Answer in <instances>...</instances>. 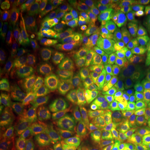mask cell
Masks as SVG:
<instances>
[{
	"label": "cell",
	"mask_w": 150,
	"mask_h": 150,
	"mask_svg": "<svg viewBox=\"0 0 150 150\" xmlns=\"http://www.w3.org/2000/svg\"><path fill=\"white\" fill-rule=\"evenodd\" d=\"M60 50L67 79L76 84L91 86L94 81L93 65L85 41L65 38L60 42Z\"/></svg>",
	"instance_id": "obj_1"
},
{
	"label": "cell",
	"mask_w": 150,
	"mask_h": 150,
	"mask_svg": "<svg viewBox=\"0 0 150 150\" xmlns=\"http://www.w3.org/2000/svg\"><path fill=\"white\" fill-rule=\"evenodd\" d=\"M51 36L53 48L51 49L50 53L49 65L51 69L59 98V115L65 116L74 112L76 103L72 95V88L63 67L61 50L56 41L55 31H52Z\"/></svg>",
	"instance_id": "obj_2"
},
{
	"label": "cell",
	"mask_w": 150,
	"mask_h": 150,
	"mask_svg": "<svg viewBox=\"0 0 150 150\" xmlns=\"http://www.w3.org/2000/svg\"><path fill=\"white\" fill-rule=\"evenodd\" d=\"M25 28V36L22 47L24 59L32 67L33 72L40 64L45 49L50 29L48 18H36L28 20Z\"/></svg>",
	"instance_id": "obj_3"
},
{
	"label": "cell",
	"mask_w": 150,
	"mask_h": 150,
	"mask_svg": "<svg viewBox=\"0 0 150 150\" xmlns=\"http://www.w3.org/2000/svg\"><path fill=\"white\" fill-rule=\"evenodd\" d=\"M133 126L124 119H107L100 127V137L106 150H123L128 142Z\"/></svg>",
	"instance_id": "obj_4"
},
{
	"label": "cell",
	"mask_w": 150,
	"mask_h": 150,
	"mask_svg": "<svg viewBox=\"0 0 150 150\" xmlns=\"http://www.w3.org/2000/svg\"><path fill=\"white\" fill-rule=\"evenodd\" d=\"M102 1L92 0L81 10L73 25L69 29V38L85 41L97 33L98 8Z\"/></svg>",
	"instance_id": "obj_5"
},
{
	"label": "cell",
	"mask_w": 150,
	"mask_h": 150,
	"mask_svg": "<svg viewBox=\"0 0 150 150\" xmlns=\"http://www.w3.org/2000/svg\"><path fill=\"white\" fill-rule=\"evenodd\" d=\"M33 70L26 60H23L21 65V74L15 93L14 104L16 110L22 115H27L31 106L33 83Z\"/></svg>",
	"instance_id": "obj_6"
},
{
	"label": "cell",
	"mask_w": 150,
	"mask_h": 150,
	"mask_svg": "<svg viewBox=\"0 0 150 150\" xmlns=\"http://www.w3.org/2000/svg\"><path fill=\"white\" fill-rule=\"evenodd\" d=\"M100 109L115 115H126L136 113L145 106V102L140 99L117 97L106 95L99 99Z\"/></svg>",
	"instance_id": "obj_7"
},
{
	"label": "cell",
	"mask_w": 150,
	"mask_h": 150,
	"mask_svg": "<svg viewBox=\"0 0 150 150\" xmlns=\"http://www.w3.org/2000/svg\"><path fill=\"white\" fill-rule=\"evenodd\" d=\"M88 3V1L84 0H70L67 1L63 6L57 9L48 17L52 31H56L63 28L70 29L74 24L79 13Z\"/></svg>",
	"instance_id": "obj_8"
},
{
	"label": "cell",
	"mask_w": 150,
	"mask_h": 150,
	"mask_svg": "<svg viewBox=\"0 0 150 150\" xmlns=\"http://www.w3.org/2000/svg\"><path fill=\"white\" fill-rule=\"evenodd\" d=\"M136 22H138V20L134 16V15L131 13L123 1H120V5L111 24H110L109 27L99 34L97 40V45H99V46H104L106 42L115 37L123 29L131 27Z\"/></svg>",
	"instance_id": "obj_9"
},
{
	"label": "cell",
	"mask_w": 150,
	"mask_h": 150,
	"mask_svg": "<svg viewBox=\"0 0 150 150\" xmlns=\"http://www.w3.org/2000/svg\"><path fill=\"white\" fill-rule=\"evenodd\" d=\"M31 108L27 127V142L31 146H36L40 141L47 122L46 109L36 99L33 92Z\"/></svg>",
	"instance_id": "obj_10"
},
{
	"label": "cell",
	"mask_w": 150,
	"mask_h": 150,
	"mask_svg": "<svg viewBox=\"0 0 150 150\" xmlns=\"http://www.w3.org/2000/svg\"><path fill=\"white\" fill-rule=\"evenodd\" d=\"M26 24L3 27L1 24V46L6 53L17 54L23 47Z\"/></svg>",
	"instance_id": "obj_11"
},
{
	"label": "cell",
	"mask_w": 150,
	"mask_h": 150,
	"mask_svg": "<svg viewBox=\"0 0 150 150\" xmlns=\"http://www.w3.org/2000/svg\"><path fill=\"white\" fill-rule=\"evenodd\" d=\"M20 69V56L13 54L10 56L6 74L1 83V94L8 105L13 100Z\"/></svg>",
	"instance_id": "obj_12"
},
{
	"label": "cell",
	"mask_w": 150,
	"mask_h": 150,
	"mask_svg": "<svg viewBox=\"0 0 150 150\" xmlns=\"http://www.w3.org/2000/svg\"><path fill=\"white\" fill-rule=\"evenodd\" d=\"M147 29V27L143 22L138 25L129 28L110 43L106 48V50L120 52L123 49L131 48V47H133L139 42L142 35Z\"/></svg>",
	"instance_id": "obj_13"
},
{
	"label": "cell",
	"mask_w": 150,
	"mask_h": 150,
	"mask_svg": "<svg viewBox=\"0 0 150 150\" xmlns=\"http://www.w3.org/2000/svg\"><path fill=\"white\" fill-rule=\"evenodd\" d=\"M46 61V56H42L38 67L36 70L33 71V90L35 96L39 102L46 110H47L45 102V95L50 71L47 67Z\"/></svg>",
	"instance_id": "obj_14"
},
{
	"label": "cell",
	"mask_w": 150,
	"mask_h": 150,
	"mask_svg": "<svg viewBox=\"0 0 150 150\" xmlns=\"http://www.w3.org/2000/svg\"><path fill=\"white\" fill-rule=\"evenodd\" d=\"M120 5L118 0L102 1L98 8L97 33L99 34L110 26Z\"/></svg>",
	"instance_id": "obj_15"
},
{
	"label": "cell",
	"mask_w": 150,
	"mask_h": 150,
	"mask_svg": "<svg viewBox=\"0 0 150 150\" xmlns=\"http://www.w3.org/2000/svg\"><path fill=\"white\" fill-rule=\"evenodd\" d=\"M74 100L76 110L82 124L86 128H91L98 120V115L93 104L89 98L79 97L77 95H75Z\"/></svg>",
	"instance_id": "obj_16"
},
{
	"label": "cell",
	"mask_w": 150,
	"mask_h": 150,
	"mask_svg": "<svg viewBox=\"0 0 150 150\" xmlns=\"http://www.w3.org/2000/svg\"><path fill=\"white\" fill-rule=\"evenodd\" d=\"M91 86L93 90V97L99 100L101 97L108 93H117L119 95H131L132 92L127 87H122L117 83L110 81L108 79L97 78L94 80Z\"/></svg>",
	"instance_id": "obj_17"
},
{
	"label": "cell",
	"mask_w": 150,
	"mask_h": 150,
	"mask_svg": "<svg viewBox=\"0 0 150 150\" xmlns=\"http://www.w3.org/2000/svg\"><path fill=\"white\" fill-rule=\"evenodd\" d=\"M27 11L22 1L15 0L8 4L1 12V18L5 24L10 26L20 24L24 22Z\"/></svg>",
	"instance_id": "obj_18"
},
{
	"label": "cell",
	"mask_w": 150,
	"mask_h": 150,
	"mask_svg": "<svg viewBox=\"0 0 150 150\" xmlns=\"http://www.w3.org/2000/svg\"><path fill=\"white\" fill-rule=\"evenodd\" d=\"M72 128L71 125L61 122L59 120H47L45 126L44 131L41 136L40 141L38 145H43L54 140L66 131Z\"/></svg>",
	"instance_id": "obj_19"
},
{
	"label": "cell",
	"mask_w": 150,
	"mask_h": 150,
	"mask_svg": "<svg viewBox=\"0 0 150 150\" xmlns=\"http://www.w3.org/2000/svg\"><path fill=\"white\" fill-rule=\"evenodd\" d=\"M129 150H150V130L139 128L135 131L129 142Z\"/></svg>",
	"instance_id": "obj_20"
},
{
	"label": "cell",
	"mask_w": 150,
	"mask_h": 150,
	"mask_svg": "<svg viewBox=\"0 0 150 150\" xmlns=\"http://www.w3.org/2000/svg\"><path fill=\"white\" fill-rule=\"evenodd\" d=\"M16 138L12 127L4 120L0 125V150H14Z\"/></svg>",
	"instance_id": "obj_21"
},
{
	"label": "cell",
	"mask_w": 150,
	"mask_h": 150,
	"mask_svg": "<svg viewBox=\"0 0 150 150\" xmlns=\"http://www.w3.org/2000/svg\"><path fill=\"white\" fill-rule=\"evenodd\" d=\"M45 102L48 110L55 112L56 115H59V98H58V94L55 84H54L53 78H52L50 72H49L48 83L46 89Z\"/></svg>",
	"instance_id": "obj_22"
},
{
	"label": "cell",
	"mask_w": 150,
	"mask_h": 150,
	"mask_svg": "<svg viewBox=\"0 0 150 150\" xmlns=\"http://www.w3.org/2000/svg\"><path fill=\"white\" fill-rule=\"evenodd\" d=\"M122 1L138 22L150 12V0H129Z\"/></svg>",
	"instance_id": "obj_23"
},
{
	"label": "cell",
	"mask_w": 150,
	"mask_h": 150,
	"mask_svg": "<svg viewBox=\"0 0 150 150\" xmlns=\"http://www.w3.org/2000/svg\"><path fill=\"white\" fill-rule=\"evenodd\" d=\"M102 61V68L111 70L123 71V72L126 70V68L121 61L119 52L108 51L105 50L103 54Z\"/></svg>",
	"instance_id": "obj_24"
},
{
	"label": "cell",
	"mask_w": 150,
	"mask_h": 150,
	"mask_svg": "<svg viewBox=\"0 0 150 150\" xmlns=\"http://www.w3.org/2000/svg\"><path fill=\"white\" fill-rule=\"evenodd\" d=\"M67 142V150H91V142L82 135L70 133Z\"/></svg>",
	"instance_id": "obj_25"
},
{
	"label": "cell",
	"mask_w": 150,
	"mask_h": 150,
	"mask_svg": "<svg viewBox=\"0 0 150 150\" xmlns=\"http://www.w3.org/2000/svg\"><path fill=\"white\" fill-rule=\"evenodd\" d=\"M119 54L122 63L126 68V70L130 69L131 67L134 66V65L137 64L138 65L139 62H140L133 47L121 50L119 52Z\"/></svg>",
	"instance_id": "obj_26"
},
{
	"label": "cell",
	"mask_w": 150,
	"mask_h": 150,
	"mask_svg": "<svg viewBox=\"0 0 150 150\" xmlns=\"http://www.w3.org/2000/svg\"><path fill=\"white\" fill-rule=\"evenodd\" d=\"M131 74L142 81L146 83L150 82V58H148L137 65L131 71Z\"/></svg>",
	"instance_id": "obj_27"
},
{
	"label": "cell",
	"mask_w": 150,
	"mask_h": 150,
	"mask_svg": "<svg viewBox=\"0 0 150 150\" xmlns=\"http://www.w3.org/2000/svg\"><path fill=\"white\" fill-rule=\"evenodd\" d=\"M63 0H45L40 3V16L41 18L48 16H50L54 12L59 9L61 6L66 3Z\"/></svg>",
	"instance_id": "obj_28"
},
{
	"label": "cell",
	"mask_w": 150,
	"mask_h": 150,
	"mask_svg": "<svg viewBox=\"0 0 150 150\" xmlns=\"http://www.w3.org/2000/svg\"><path fill=\"white\" fill-rule=\"evenodd\" d=\"M27 14L28 20L32 18H41L40 16V3L41 1L35 0H26L23 1Z\"/></svg>",
	"instance_id": "obj_29"
},
{
	"label": "cell",
	"mask_w": 150,
	"mask_h": 150,
	"mask_svg": "<svg viewBox=\"0 0 150 150\" xmlns=\"http://www.w3.org/2000/svg\"><path fill=\"white\" fill-rule=\"evenodd\" d=\"M34 150H67V142L63 138H59L48 143L38 145Z\"/></svg>",
	"instance_id": "obj_30"
},
{
	"label": "cell",
	"mask_w": 150,
	"mask_h": 150,
	"mask_svg": "<svg viewBox=\"0 0 150 150\" xmlns=\"http://www.w3.org/2000/svg\"><path fill=\"white\" fill-rule=\"evenodd\" d=\"M134 117L142 125L150 127V108L140 110L135 113Z\"/></svg>",
	"instance_id": "obj_31"
},
{
	"label": "cell",
	"mask_w": 150,
	"mask_h": 150,
	"mask_svg": "<svg viewBox=\"0 0 150 150\" xmlns=\"http://www.w3.org/2000/svg\"><path fill=\"white\" fill-rule=\"evenodd\" d=\"M136 79V76H134L131 73L123 72L116 79L114 83H117L122 87H127L131 82L134 81Z\"/></svg>",
	"instance_id": "obj_32"
},
{
	"label": "cell",
	"mask_w": 150,
	"mask_h": 150,
	"mask_svg": "<svg viewBox=\"0 0 150 150\" xmlns=\"http://www.w3.org/2000/svg\"><path fill=\"white\" fill-rule=\"evenodd\" d=\"M1 54H0V79L2 81L5 76L6 67L8 63V56L6 55V52L4 51L3 48H1Z\"/></svg>",
	"instance_id": "obj_33"
},
{
	"label": "cell",
	"mask_w": 150,
	"mask_h": 150,
	"mask_svg": "<svg viewBox=\"0 0 150 150\" xmlns=\"http://www.w3.org/2000/svg\"><path fill=\"white\" fill-rule=\"evenodd\" d=\"M133 49H134V52H136V55L140 61L141 62L145 61L146 57H147L148 54H149V48H147L145 46H142L141 45L138 44L133 47Z\"/></svg>",
	"instance_id": "obj_34"
},
{
	"label": "cell",
	"mask_w": 150,
	"mask_h": 150,
	"mask_svg": "<svg viewBox=\"0 0 150 150\" xmlns=\"http://www.w3.org/2000/svg\"><path fill=\"white\" fill-rule=\"evenodd\" d=\"M135 95L138 97H144L147 99H150V82H144L139 88L136 90Z\"/></svg>",
	"instance_id": "obj_35"
},
{
	"label": "cell",
	"mask_w": 150,
	"mask_h": 150,
	"mask_svg": "<svg viewBox=\"0 0 150 150\" xmlns=\"http://www.w3.org/2000/svg\"><path fill=\"white\" fill-rule=\"evenodd\" d=\"M139 44L146 47H150V29H147L139 41Z\"/></svg>",
	"instance_id": "obj_36"
},
{
	"label": "cell",
	"mask_w": 150,
	"mask_h": 150,
	"mask_svg": "<svg viewBox=\"0 0 150 150\" xmlns=\"http://www.w3.org/2000/svg\"><path fill=\"white\" fill-rule=\"evenodd\" d=\"M88 93V88L86 85H79L76 88V93L78 96L83 97Z\"/></svg>",
	"instance_id": "obj_37"
},
{
	"label": "cell",
	"mask_w": 150,
	"mask_h": 150,
	"mask_svg": "<svg viewBox=\"0 0 150 150\" xmlns=\"http://www.w3.org/2000/svg\"><path fill=\"white\" fill-rule=\"evenodd\" d=\"M32 147L33 146L29 145V144L28 143V142H24V143H22V145L21 146V147H20V150H34V149H33Z\"/></svg>",
	"instance_id": "obj_38"
},
{
	"label": "cell",
	"mask_w": 150,
	"mask_h": 150,
	"mask_svg": "<svg viewBox=\"0 0 150 150\" xmlns=\"http://www.w3.org/2000/svg\"><path fill=\"white\" fill-rule=\"evenodd\" d=\"M142 22H143L145 25L147 26L148 29H150V14L148 15V16L145 18V20H144Z\"/></svg>",
	"instance_id": "obj_39"
},
{
	"label": "cell",
	"mask_w": 150,
	"mask_h": 150,
	"mask_svg": "<svg viewBox=\"0 0 150 150\" xmlns=\"http://www.w3.org/2000/svg\"><path fill=\"white\" fill-rule=\"evenodd\" d=\"M8 1H1V6H0V8H1V11L2 12L4 9L5 8V7L8 5Z\"/></svg>",
	"instance_id": "obj_40"
},
{
	"label": "cell",
	"mask_w": 150,
	"mask_h": 150,
	"mask_svg": "<svg viewBox=\"0 0 150 150\" xmlns=\"http://www.w3.org/2000/svg\"><path fill=\"white\" fill-rule=\"evenodd\" d=\"M145 103L148 105V106H150V99H147V100L145 101Z\"/></svg>",
	"instance_id": "obj_41"
}]
</instances>
